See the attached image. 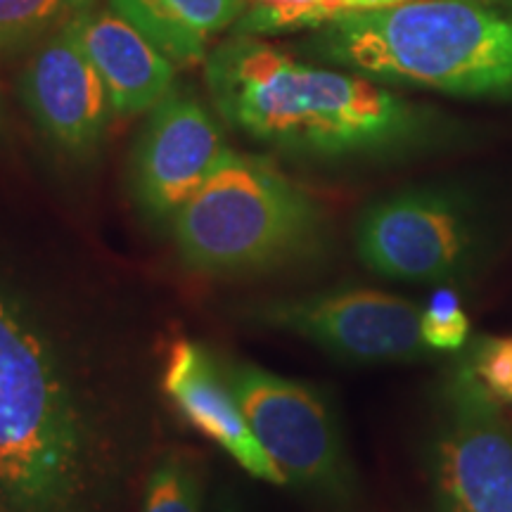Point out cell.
<instances>
[{
  "instance_id": "obj_3",
  "label": "cell",
  "mask_w": 512,
  "mask_h": 512,
  "mask_svg": "<svg viewBox=\"0 0 512 512\" xmlns=\"http://www.w3.org/2000/svg\"><path fill=\"white\" fill-rule=\"evenodd\" d=\"M309 50L380 83L512 98V15L479 0H399L313 29Z\"/></svg>"
},
{
  "instance_id": "obj_5",
  "label": "cell",
  "mask_w": 512,
  "mask_h": 512,
  "mask_svg": "<svg viewBox=\"0 0 512 512\" xmlns=\"http://www.w3.org/2000/svg\"><path fill=\"white\" fill-rule=\"evenodd\" d=\"M363 266L403 283H463L491 256V223L456 188H411L382 197L358 216Z\"/></svg>"
},
{
  "instance_id": "obj_20",
  "label": "cell",
  "mask_w": 512,
  "mask_h": 512,
  "mask_svg": "<svg viewBox=\"0 0 512 512\" xmlns=\"http://www.w3.org/2000/svg\"><path fill=\"white\" fill-rule=\"evenodd\" d=\"M219 512H242L238 505L235 503H230V501H223V505H221V501H219Z\"/></svg>"
},
{
  "instance_id": "obj_14",
  "label": "cell",
  "mask_w": 512,
  "mask_h": 512,
  "mask_svg": "<svg viewBox=\"0 0 512 512\" xmlns=\"http://www.w3.org/2000/svg\"><path fill=\"white\" fill-rule=\"evenodd\" d=\"M100 0H0V57L34 48Z\"/></svg>"
},
{
  "instance_id": "obj_12",
  "label": "cell",
  "mask_w": 512,
  "mask_h": 512,
  "mask_svg": "<svg viewBox=\"0 0 512 512\" xmlns=\"http://www.w3.org/2000/svg\"><path fill=\"white\" fill-rule=\"evenodd\" d=\"M81 46L105 81L114 117H138L176 88L178 67L110 5L74 17Z\"/></svg>"
},
{
  "instance_id": "obj_23",
  "label": "cell",
  "mask_w": 512,
  "mask_h": 512,
  "mask_svg": "<svg viewBox=\"0 0 512 512\" xmlns=\"http://www.w3.org/2000/svg\"><path fill=\"white\" fill-rule=\"evenodd\" d=\"M0 512H3V505H0Z\"/></svg>"
},
{
  "instance_id": "obj_21",
  "label": "cell",
  "mask_w": 512,
  "mask_h": 512,
  "mask_svg": "<svg viewBox=\"0 0 512 512\" xmlns=\"http://www.w3.org/2000/svg\"><path fill=\"white\" fill-rule=\"evenodd\" d=\"M496 5H498V8H501V10L510 12V15H512V0H496Z\"/></svg>"
},
{
  "instance_id": "obj_11",
  "label": "cell",
  "mask_w": 512,
  "mask_h": 512,
  "mask_svg": "<svg viewBox=\"0 0 512 512\" xmlns=\"http://www.w3.org/2000/svg\"><path fill=\"white\" fill-rule=\"evenodd\" d=\"M162 387L176 411L249 475L261 482L285 486L278 467L249 427L238 396L223 373L221 356L200 342L176 339L164 363Z\"/></svg>"
},
{
  "instance_id": "obj_8",
  "label": "cell",
  "mask_w": 512,
  "mask_h": 512,
  "mask_svg": "<svg viewBox=\"0 0 512 512\" xmlns=\"http://www.w3.org/2000/svg\"><path fill=\"white\" fill-rule=\"evenodd\" d=\"M422 306L396 294L342 287L249 306L256 328L285 332L358 366L413 363L434 351L422 339Z\"/></svg>"
},
{
  "instance_id": "obj_17",
  "label": "cell",
  "mask_w": 512,
  "mask_h": 512,
  "mask_svg": "<svg viewBox=\"0 0 512 512\" xmlns=\"http://www.w3.org/2000/svg\"><path fill=\"white\" fill-rule=\"evenodd\" d=\"M463 356L496 401L512 403V337H477Z\"/></svg>"
},
{
  "instance_id": "obj_10",
  "label": "cell",
  "mask_w": 512,
  "mask_h": 512,
  "mask_svg": "<svg viewBox=\"0 0 512 512\" xmlns=\"http://www.w3.org/2000/svg\"><path fill=\"white\" fill-rule=\"evenodd\" d=\"M19 100L62 155L79 162L98 155L114 110L105 81L81 46L74 19L36 43L19 74Z\"/></svg>"
},
{
  "instance_id": "obj_18",
  "label": "cell",
  "mask_w": 512,
  "mask_h": 512,
  "mask_svg": "<svg viewBox=\"0 0 512 512\" xmlns=\"http://www.w3.org/2000/svg\"><path fill=\"white\" fill-rule=\"evenodd\" d=\"M157 3L204 41L233 29L247 8V0H157Z\"/></svg>"
},
{
  "instance_id": "obj_9",
  "label": "cell",
  "mask_w": 512,
  "mask_h": 512,
  "mask_svg": "<svg viewBox=\"0 0 512 512\" xmlns=\"http://www.w3.org/2000/svg\"><path fill=\"white\" fill-rule=\"evenodd\" d=\"M228 147L219 119L190 91L174 88L152 107L128 169L131 197L145 221L171 226Z\"/></svg>"
},
{
  "instance_id": "obj_2",
  "label": "cell",
  "mask_w": 512,
  "mask_h": 512,
  "mask_svg": "<svg viewBox=\"0 0 512 512\" xmlns=\"http://www.w3.org/2000/svg\"><path fill=\"white\" fill-rule=\"evenodd\" d=\"M114 470L117 444L69 351L0 280V505L105 512Z\"/></svg>"
},
{
  "instance_id": "obj_22",
  "label": "cell",
  "mask_w": 512,
  "mask_h": 512,
  "mask_svg": "<svg viewBox=\"0 0 512 512\" xmlns=\"http://www.w3.org/2000/svg\"><path fill=\"white\" fill-rule=\"evenodd\" d=\"M3 126H5V110H3V102H0V133H3Z\"/></svg>"
},
{
  "instance_id": "obj_6",
  "label": "cell",
  "mask_w": 512,
  "mask_h": 512,
  "mask_svg": "<svg viewBox=\"0 0 512 512\" xmlns=\"http://www.w3.org/2000/svg\"><path fill=\"white\" fill-rule=\"evenodd\" d=\"M221 366L285 486L335 510L351 508L356 475L339 422L323 394L238 358H221Z\"/></svg>"
},
{
  "instance_id": "obj_13",
  "label": "cell",
  "mask_w": 512,
  "mask_h": 512,
  "mask_svg": "<svg viewBox=\"0 0 512 512\" xmlns=\"http://www.w3.org/2000/svg\"><path fill=\"white\" fill-rule=\"evenodd\" d=\"M399 0H247L233 27L240 36H275L287 31L320 29L351 12L384 8Z\"/></svg>"
},
{
  "instance_id": "obj_7",
  "label": "cell",
  "mask_w": 512,
  "mask_h": 512,
  "mask_svg": "<svg viewBox=\"0 0 512 512\" xmlns=\"http://www.w3.org/2000/svg\"><path fill=\"white\" fill-rule=\"evenodd\" d=\"M425 463L434 512H512V425L463 354L439 380Z\"/></svg>"
},
{
  "instance_id": "obj_1",
  "label": "cell",
  "mask_w": 512,
  "mask_h": 512,
  "mask_svg": "<svg viewBox=\"0 0 512 512\" xmlns=\"http://www.w3.org/2000/svg\"><path fill=\"white\" fill-rule=\"evenodd\" d=\"M204 81L230 128L294 159H392L446 133L437 112L380 81L299 62L259 36L233 34L211 48Z\"/></svg>"
},
{
  "instance_id": "obj_19",
  "label": "cell",
  "mask_w": 512,
  "mask_h": 512,
  "mask_svg": "<svg viewBox=\"0 0 512 512\" xmlns=\"http://www.w3.org/2000/svg\"><path fill=\"white\" fill-rule=\"evenodd\" d=\"M422 339L434 354L465 347L470 339V318L458 309L453 294H441L422 311Z\"/></svg>"
},
{
  "instance_id": "obj_16",
  "label": "cell",
  "mask_w": 512,
  "mask_h": 512,
  "mask_svg": "<svg viewBox=\"0 0 512 512\" xmlns=\"http://www.w3.org/2000/svg\"><path fill=\"white\" fill-rule=\"evenodd\" d=\"M204 484L197 465L183 453H166L147 475L140 512H202Z\"/></svg>"
},
{
  "instance_id": "obj_4",
  "label": "cell",
  "mask_w": 512,
  "mask_h": 512,
  "mask_svg": "<svg viewBox=\"0 0 512 512\" xmlns=\"http://www.w3.org/2000/svg\"><path fill=\"white\" fill-rule=\"evenodd\" d=\"M176 252L192 271L245 278L323 254V207L271 159L228 147L214 174L171 221Z\"/></svg>"
},
{
  "instance_id": "obj_15",
  "label": "cell",
  "mask_w": 512,
  "mask_h": 512,
  "mask_svg": "<svg viewBox=\"0 0 512 512\" xmlns=\"http://www.w3.org/2000/svg\"><path fill=\"white\" fill-rule=\"evenodd\" d=\"M107 5L131 27H136L178 69H190L207 60L209 41L178 22L157 0H107Z\"/></svg>"
}]
</instances>
